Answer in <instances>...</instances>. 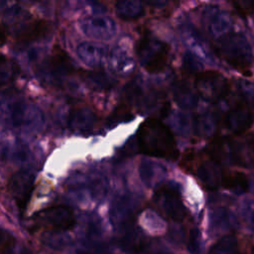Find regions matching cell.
Returning a JSON list of instances; mask_svg holds the SVG:
<instances>
[{
  "label": "cell",
  "instance_id": "1",
  "mask_svg": "<svg viewBox=\"0 0 254 254\" xmlns=\"http://www.w3.org/2000/svg\"><path fill=\"white\" fill-rule=\"evenodd\" d=\"M136 140L139 150L147 156L168 160H176L179 156L172 131L157 118H148L141 123Z\"/></svg>",
  "mask_w": 254,
  "mask_h": 254
},
{
  "label": "cell",
  "instance_id": "2",
  "mask_svg": "<svg viewBox=\"0 0 254 254\" xmlns=\"http://www.w3.org/2000/svg\"><path fill=\"white\" fill-rule=\"evenodd\" d=\"M0 120L9 128L22 133L39 132L45 125L43 111L23 99L0 102Z\"/></svg>",
  "mask_w": 254,
  "mask_h": 254
},
{
  "label": "cell",
  "instance_id": "3",
  "mask_svg": "<svg viewBox=\"0 0 254 254\" xmlns=\"http://www.w3.org/2000/svg\"><path fill=\"white\" fill-rule=\"evenodd\" d=\"M215 51L220 58L239 72L245 75L251 74L253 53L250 43L243 34L229 32L218 38Z\"/></svg>",
  "mask_w": 254,
  "mask_h": 254
},
{
  "label": "cell",
  "instance_id": "4",
  "mask_svg": "<svg viewBox=\"0 0 254 254\" xmlns=\"http://www.w3.org/2000/svg\"><path fill=\"white\" fill-rule=\"evenodd\" d=\"M136 53L141 65L149 72L162 71L168 63L170 47L149 31L138 40Z\"/></svg>",
  "mask_w": 254,
  "mask_h": 254
},
{
  "label": "cell",
  "instance_id": "5",
  "mask_svg": "<svg viewBox=\"0 0 254 254\" xmlns=\"http://www.w3.org/2000/svg\"><path fill=\"white\" fill-rule=\"evenodd\" d=\"M38 72L41 79L51 84H58L63 83L74 72V65L68 55L57 47L52 55L40 64Z\"/></svg>",
  "mask_w": 254,
  "mask_h": 254
},
{
  "label": "cell",
  "instance_id": "6",
  "mask_svg": "<svg viewBox=\"0 0 254 254\" xmlns=\"http://www.w3.org/2000/svg\"><path fill=\"white\" fill-rule=\"evenodd\" d=\"M33 221L40 227L61 232L71 229L75 225V216L72 209L66 205L49 206L36 212Z\"/></svg>",
  "mask_w": 254,
  "mask_h": 254
},
{
  "label": "cell",
  "instance_id": "7",
  "mask_svg": "<svg viewBox=\"0 0 254 254\" xmlns=\"http://www.w3.org/2000/svg\"><path fill=\"white\" fill-rule=\"evenodd\" d=\"M225 161L242 168H254V134L226 137Z\"/></svg>",
  "mask_w": 254,
  "mask_h": 254
},
{
  "label": "cell",
  "instance_id": "8",
  "mask_svg": "<svg viewBox=\"0 0 254 254\" xmlns=\"http://www.w3.org/2000/svg\"><path fill=\"white\" fill-rule=\"evenodd\" d=\"M229 82L220 72L216 70L201 71L195 79V91L204 100L217 102L229 91Z\"/></svg>",
  "mask_w": 254,
  "mask_h": 254
},
{
  "label": "cell",
  "instance_id": "9",
  "mask_svg": "<svg viewBox=\"0 0 254 254\" xmlns=\"http://www.w3.org/2000/svg\"><path fill=\"white\" fill-rule=\"evenodd\" d=\"M36 173L31 168H22L14 173L8 181V191L19 209L26 208L34 189Z\"/></svg>",
  "mask_w": 254,
  "mask_h": 254
},
{
  "label": "cell",
  "instance_id": "10",
  "mask_svg": "<svg viewBox=\"0 0 254 254\" xmlns=\"http://www.w3.org/2000/svg\"><path fill=\"white\" fill-rule=\"evenodd\" d=\"M154 201L157 206L173 220L181 221L186 216L187 211L180 192L174 186H161L154 193Z\"/></svg>",
  "mask_w": 254,
  "mask_h": 254
},
{
  "label": "cell",
  "instance_id": "11",
  "mask_svg": "<svg viewBox=\"0 0 254 254\" xmlns=\"http://www.w3.org/2000/svg\"><path fill=\"white\" fill-rule=\"evenodd\" d=\"M254 122V113L247 103L238 102L220 120V126L230 135H241Z\"/></svg>",
  "mask_w": 254,
  "mask_h": 254
},
{
  "label": "cell",
  "instance_id": "12",
  "mask_svg": "<svg viewBox=\"0 0 254 254\" xmlns=\"http://www.w3.org/2000/svg\"><path fill=\"white\" fill-rule=\"evenodd\" d=\"M82 33L94 40H110L117 32V26L113 19L103 15L87 16L79 21Z\"/></svg>",
  "mask_w": 254,
  "mask_h": 254
},
{
  "label": "cell",
  "instance_id": "13",
  "mask_svg": "<svg viewBox=\"0 0 254 254\" xmlns=\"http://www.w3.org/2000/svg\"><path fill=\"white\" fill-rule=\"evenodd\" d=\"M20 44H30L46 38L52 32V25L46 20H29L13 31Z\"/></svg>",
  "mask_w": 254,
  "mask_h": 254
},
{
  "label": "cell",
  "instance_id": "14",
  "mask_svg": "<svg viewBox=\"0 0 254 254\" xmlns=\"http://www.w3.org/2000/svg\"><path fill=\"white\" fill-rule=\"evenodd\" d=\"M97 122L96 114L87 107H76L67 116L68 128L76 134L86 135L92 132Z\"/></svg>",
  "mask_w": 254,
  "mask_h": 254
},
{
  "label": "cell",
  "instance_id": "15",
  "mask_svg": "<svg viewBox=\"0 0 254 254\" xmlns=\"http://www.w3.org/2000/svg\"><path fill=\"white\" fill-rule=\"evenodd\" d=\"M76 55L87 66L98 68L102 66L108 58L107 48L101 44L82 42L76 48Z\"/></svg>",
  "mask_w": 254,
  "mask_h": 254
},
{
  "label": "cell",
  "instance_id": "16",
  "mask_svg": "<svg viewBox=\"0 0 254 254\" xmlns=\"http://www.w3.org/2000/svg\"><path fill=\"white\" fill-rule=\"evenodd\" d=\"M108 62L113 72L120 76L130 75L136 68L134 59L123 48L116 47L108 55Z\"/></svg>",
  "mask_w": 254,
  "mask_h": 254
},
{
  "label": "cell",
  "instance_id": "17",
  "mask_svg": "<svg viewBox=\"0 0 254 254\" xmlns=\"http://www.w3.org/2000/svg\"><path fill=\"white\" fill-rule=\"evenodd\" d=\"M196 177L207 190H216L221 185L222 173L213 161H206L196 169Z\"/></svg>",
  "mask_w": 254,
  "mask_h": 254
},
{
  "label": "cell",
  "instance_id": "18",
  "mask_svg": "<svg viewBox=\"0 0 254 254\" xmlns=\"http://www.w3.org/2000/svg\"><path fill=\"white\" fill-rule=\"evenodd\" d=\"M173 97L176 103L183 109L191 110L197 104V93L195 89L190 87L188 82L177 81L174 83L173 88Z\"/></svg>",
  "mask_w": 254,
  "mask_h": 254
},
{
  "label": "cell",
  "instance_id": "19",
  "mask_svg": "<svg viewBox=\"0 0 254 254\" xmlns=\"http://www.w3.org/2000/svg\"><path fill=\"white\" fill-rule=\"evenodd\" d=\"M206 17V25L209 33L214 37H222L226 35L231 26L229 16L219 11L218 9H210L207 13Z\"/></svg>",
  "mask_w": 254,
  "mask_h": 254
},
{
  "label": "cell",
  "instance_id": "20",
  "mask_svg": "<svg viewBox=\"0 0 254 254\" xmlns=\"http://www.w3.org/2000/svg\"><path fill=\"white\" fill-rule=\"evenodd\" d=\"M81 77L85 84L93 90H107L116 84V80L103 71H85Z\"/></svg>",
  "mask_w": 254,
  "mask_h": 254
},
{
  "label": "cell",
  "instance_id": "21",
  "mask_svg": "<svg viewBox=\"0 0 254 254\" xmlns=\"http://www.w3.org/2000/svg\"><path fill=\"white\" fill-rule=\"evenodd\" d=\"M139 173L143 183L147 187H152L165 176L166 169L158 163L142 160L139 166Z\"/></svg>",
  "mask_w": 254,
  "mask_h": 254
},
{
  "label": "cell",
  "instance_id": "22",
  "mask_svg": "<svg viewBox=\"0 0 254 254\" xmlns=\"http://www.w3.org/2000/svg\"><path fill=\"white\" fill-rule=\"evenodd\" d=\"M115 13L122 20H136L143 16L144 6L138 0H121L115 4Z\"/></svg>",
  "mask_w": 254,
  "mask_h": 254
},
{
  "label": "cell",
  "instance_id": "23",
  "mask_svg": "<svg viewBox=\"0 0 254 254\" xmlns=\"http://www.w3.org/2000/svg\"><path fill=\"white\" fill-rule=\"evenodd\" d=\"M30 150L23 145L0 143V160L14 163H26L30 158Z\"/></svg>",
  "mask_w": 254,
  "mask_h": 254
},
{
  "label": "cell",
  "instance_id": "24",
  "mask_svg": "<svg viewBox=\"0 0 254 254\" xmlns=\"http://www.w3.org/2000/svg\"><path fill=\"white\" fill-rule=\"evenodd\" d=\"M221 186L237 193H242L248 190L249 182L247 177L243 173L226 172V173H222Z\"/></svg>",
  "mask_w": 254,
  "mask_h": 254
},
{
  "label": "cell",
  "instance_id": "25",
  "mask_svg": "<svg viewBox=\"0 0 254 254\" xmlns=\"http://www.w3.org/2000/svg\"><path fill=\"white\" fill-rule=\"evenodd\" d=\"M31 19H32L31 14L25 8L19 5H14L9 7L5 11V15H4V20L6 22V25L12 27L13 31Z\"/></svg>",
  "mask_w": 254,
  "mask_h": 254
},
{
  "label": "cell",
  "instance_id": "26",
  "mask_svg": "<svg viewBox=\"0 0 254 254\" xmlns=\"http://www.w3.org/2000/svg\"><path fill=\"white\" fill-rule=\"evenodd\" d=\"M19 73V66L9 59L0 55V86L13 81Z\"/></svg>",
  "mask_w": 254,
  "mask_h": 254
},
{
  "label": "cell",
  "instance_id": "27",
  "mask_svg": "<svg viewBox=\"0 0 254 254\" xmlns=\"http://www.w3.org/2000/svg\"><path fill=\"white\" fill-rule=\"evenodd\" d=\"M134 118V115L130 111V109L127 108L125 105H119L114 112L110 115V117L107 120V123L109 126L116 125L120 122H127Z\"/></svg>",
  "mask_w": 254,
  "mask_h": 254
},
{
  "label": "cell",
  "instance_id": "28",
  "mask_svg": "<svg viewBox=\"0 0 254 254\" xmlns=\"http://www.w3.org/2000/svg\"><path fill=\"white\" fill-rule=\"evenodd\" d=\"M235 237L228 235L222 238L211 250L210 254H234L235 252Z\"/></svg>",
  "mask_w": 254,
  "mask_h": 254
},
{
  "label": "cell",
  "instance_id": "29",
  "mask_svg": "<svg viewBox=\"0 0 254 254\" xmlns=\"http://www.w3.org/2000/svg\"><path fill=\"white\" fill-rule=\"evenodd\" d=\"M240 210L244 221L254 231V198H245L241 203Z\"/></svg>",
  "mask_w": 254,
  "mask_h": 254
},
{
  "label": "cell",
  "instance_id": "30",
  "mask_svg": "<svg viewBox=\"0 0 254 254\" xmlns=\"http://www.w3.org/2000/svg\"><path fill=\"white\" fill-rule=\"evenodd\" d=\"M16 245V240L14 236L0 228V254H13Z\"/></svg>",
  "mask_w": 254,
  "mask_h": 254
},
{
  "label": "cell",
  "instance_id": "31",
  "mask_svg": "<svg viewBox=\"0 0 254 254\" xmlns=\"http://www.w3.org/2000/svg\"><path fill=\"white\" fill-rule=\"evenodd\" d=\"M212 127L213 119H211V116L209 115L198 116L195 120V129L198 134H209L212 131Z\"/></svg>",
  "mask_w": 254,
  "mask_h": 254
},
{
  "label": "cell",
  "instance_id": "32",
  "mask_svg": "<svg viewBox=\"0 0 254 254\" xmlns=\"http://www.w3.org/2000/svg\"><path fill=\"white\" fill-rule=\"evenodd\" d=\"M200 235L196 228H192L189 234V243L188 248L191 254H197L199 251Z\"/></svg>",
  "mask_w": 254,
  "mask_h": 254
},
{
  "label": "cell",
  "instance_id": "33",
  "mask_svg": "<svg viewBox=\"0 0 254 254\" xmlns=\"http://www.w3.org/2000/svg\"><path fill=\"white\" fill-rule=\"evenodd\" d=\"M45 244L48 246L58 249V248H63L67 245V238L63 237L57 233V235H47V237L44 239Z\"/></svg>",
  "mask_w": 254,
  "mask_h": 254
},
{
  "label": "cell",
  "instance_id": "34",
  "mask_svg": "<svg viewBox=\"0 0 254 254\" xmlns=\"http://www.w3.org/2000/svg\"><path fill=\"white\" fill-rule=\"evenodd\" d=\"M232 4L235 7V10L243 17L251 14L254 10V1H234Z\"/></svg>",
  "mask_w": 254,
  "mask_h": 254
},
{
  "label": "cell",
  "instance_id": "35",
  "mask_svg": "<svg viewBox=\"0 0 254 254\" xmlns=\"http://www.w3.org/2000/svg\"><path fill=\"white\" fill-rule=\"evenodd\" d=\"M194 161V150L193 149H188L186 150L180 166L183 170H185L186 172H190L191 168H192V164Z\"/></svg>",
  "mask_w": 254,
  "mask_h": 254
},
{
  "label": "cell",
  "instance_id": "36",
  "mask_svg": "<svg viewBox=\"0 0 254 254\" xmlns=\"http://www.w3.org/2000/svg\"><path fill=\"white\" fill-rule=\"evenodd\" d=\"M184 64L187 69L192 70V71H196L201 67V63L194 57L193 54L190 52L186 53L184 58Z\"/></svg>",
  "mask_w": 254,
  "mask_h": 254
},
{
  "label": "cell",
  "instance_id": "37",
  "mask_svg": "<svg viewBox=\"0 0 254 254\" xmlns=\"http://www.w3.org/2000/svg\"><path fill=\"white\" fill-rule=\"evenodd\" d=\"M136 150H139V148H138L136 137H133V138L129 139L128 142H126V144L124 145V147L121 150V154H122V156H129V155L135 153Z\"/></svg>",
  "mask_w": 254,
  "mask_h": 254
},
{
  "label": "cell",
  "instance_id": "38",
  "mask_svg": "<svg viewBox=\"0 0 254 254\" xmlns=\"http://www.w3.org/2000/svg\"><path fill=\"white\" fill-rule=\"evenodd\" d=\"M6 41V35H5V31L3 29V27L0 25V47L5 43Z\"/></svg>",
  "mask_w": 254,
  "mask_h": 254
},
{
  "label": "cell",
  "instance_id": "39",
  "mask_svg": "<svg viewBox=\"0 0 254 254\" xmlns=\"http://www.w3.org/2000/svg\"><path fill=\"white\" fill-rule=\"evenodd\" d=\"M19 254H32L27 248L25 247H22L20 250H19Z\"/></svg>",
  "mask_w": 254,
  "mask_h": 254
},
{
  "label": "cell",
  "instance_id": "40",
  "mask_svg": "<svg viewBox=\"0 0 254 254\" xmlns=\"http://www.w3.org/2000/svg\"><path fill=\"white\" fill-rule=\"evenodd\" d=\"M3 5H5V2H0V9L2 8V6H3Z\"/></svg>",
  "mask_w": 254,
  "mask_h": 254
},
{
  "label": "cell",
  "instance_id": "41",
  "mask_svg": "<svg viewBox=\"0 0 254 254\" xmlns=\"http://www.w3.org/2000/svg\"><path fill=\"white\" fill-rule=\"evenodd\" d=\"M156 254H169V253H165V252H159V253H156Z\"/></svg>",
  "mask_w": 254,
  "mask_h": 254
}]
</instances>
